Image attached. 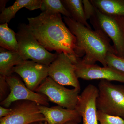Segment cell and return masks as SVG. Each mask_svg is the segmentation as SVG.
Listing matches in <instances>:
<instances>
[{
  "label": "cell",
  "instance_id": "cell-24",
  "mask_svg": "<svg viewBox=\"0 0 124 124\" xmlns=\"http://www.w3.org/2000/svg\"><path fill=\"white\" fill-rule=\"evenodd\" d=\"M12 112L11 108H8L2 106H0V118L6 117L9 115Z\"/></svg>",
  "mask_w": 124,
  "mask_h": 124
},
{
  "label": "cell",
  "instance_id": "cell-1",
  "mask_svg": "<svg viewBox=\"0 0 124 124\" xmlns=\"http://www.w3.org/2000/svg\"><path fill=\"white\" fill-rule=\"evenodd\" d=\"M27 19L33 36L46 50L78 58L75 53L76 37L65 25L61 14L42 12Z\"/></svg>",
  "mask_w": 124,
  "mask_h": 124
},
{
  "label": "cell",
  "instance_id": "cell-27",
  "mask_svg": "<svg viewBox=\"0 0 124 124\" xmlns=\"http://www.w3.org/2000/svg\"><path fill=\"white\" fill-rule=\"evenodd\" d=\"M43 122H33V123H31L29 124H42Z\"/></svg>",
  "mask_w": 124,
  "mask_h": 124
},
{
  "label": "cell",
  "instance_id": "cell-11",
  "mask_svg": "<svg viewBox=\"0 0 124 124\" xmlns=\"http://www.w3.org/2000/svg\"><path fill=\"white\" fill-rule=\"evenodd\" d=\"M49 66L32 61L24 60L22 63L14 67L13 72L22 78L26 86L33 91L48 77Z\"/></svg>",
  "mask_w": 124,
  "mask_h": 124
},
{
  "label": "cell",
  "instance_id": "cell-25",
  "mask_svg": "<svg viewBox=\"0 0 124 124\" xmlns=\"http://www.w3.org/2000/svg\"><path fill=\"white\" fill-rule=\"evenodd\" d=\"M7 2V1H0V2H1V4L0 3V10L1 11L5 8V6L6 4V3Z\"/></svg>",
  "mask_w": 124,
  "mask_h": 124
},
{
  "label": "cell",
  "instance_id": "cell-15",
  "mask_svg": "<svg viewBox=\"0 0 124 124\" xmlns=\"http://www.w3.org/2000/svg\"><path fill=\"white\" fill-rule=\"evenodd\" d=\"M24 60L18 52L0 49V75L5 77L11 75L14 67L22 63Z\"/></svg>",
  "mask_w": 124,
  "mask_h": 124
},
{
  "label": "cell",
  "instance_id": "cell-26",
  "mask_svg": "<svg viewBox=\"0 0 124 124\" xmlns=\"http://www.w3.org/2000/svg\"><path fill=\"white\" fill-rule=\"evenodd\" d=\"M64 124H79L78 122H73V121H70L67 122L66 123Z\"/></svg>",
  "mask_w": 124,
  "mask_h": 124
},
{
  "label": "cell",
  "instance_id": "cell-16",
  "mask_svg": "<svg viewBox=\"0 0 124 124\" xmlns=\"http://www.w3.org/2000/svg\"><path fill=\"white\" fill-rule=\"evenodd\" d=\"M90 1L102 13L124 17V0H90Z\"/></svg>",
  "mask_w": 124,
  "mask_h": 124
},
{
  "label": "cell",
  "instance_id": "cell-29",
  "mask_svg": "<svg viewBox=\"0 0 124 124\" xmlns=\"http://www.w3.org/2000/svg\"></svg>",
  "mask_w": 124,
  "mask_h": 124
},
{
  "label": "cell",
  "instance_id": "cell-2",
  "mask_svg": "<svg viewBox=\"0 0 124 124\" xmlns=\"http://www.w3.org/2000/svg\"><path fill=\"white\" fill-rule=\"evenodd\" d=\"M64 22L76 39L75 53L78 57L85 55L81 62L86 64H95L97 62L107 66L106 57L108 53L116 54L111 40L100 31H93L71 18L64 16Z\"/></svg>",
  "mask_w": 124,
  "mask_h": 124
},
{
  "label": "cell",
  "instance_id": "cell-22",
  "mask_svg": "<svg viewBox=\"0 0 124 124\" xmlns=\"http://www.w3.org/2000/svg\"><path fill=\"white\" fill-rule=\"evenodd\" d=\"M9 85L5 77L0 75V101L2 102L8 96L10 93Z\"/></svg>",
  "mask_w": 124,
  "mask_h": 124
},
{
  "label": "cell",
  "instance_id": "cell-6",
  "mask_svg": "<svg viewBox=\"0 0 124 124\" xmlns=\"http://www.w3.org/2000/svg\"><path fill=\"white\" fill-rule=\"evenodd\" d=\"M80 89H69L59 84L48 77L35 92L46 96L49 101L64 108L74 110L78 101Z\"/></svg>",
  "mask_w": 124,
  "mask_h": 124
},
{
  "label": "cell",
  "instance_id": "cell-4",
  "mask_svg": "<svg viewBox=\"0 0 124 124\" xmlns=\"http://www.w3.org/2000/svg\"><path fill=\"white\" fill-rule=\"evenodd\" d=\"M90 20L94 30L100 31L112 41L116 55L124 57V17L105 14L96 8L95 14Z\"/></svg>",
  "mask_w": 124,
  "mask_h": 124
},
{
  "label": "cell",
  "instance_id": "cell-21",
  "mask_svg": "<svg viewBox=\"0 0 124 124\" xmlns=\"http://www.w3.org/2000/svg\"><path fill=\"white\" fill-rule=\"evenodd\" d=\"M97 115L99 124H124V119L119 116L108 115L98 110Z\"/></svg>",
  "mask_w": 124,
  "mask_h": 124
},
{
  "label": "cell",
  "instance_id": "cell-9",
  "mask_svg": "<svg viewBox=\"0 0 124 124\" xmlns=\"http://www.w3.org/2000/svg\"><path fill=\"white\" fill-rule=\"evenodd\" d=\"M5 78L9 85L10 91L6 98L0 102L2 106L8 108L17 101L29 100L39 105L49 107V100L46 95L29 89L18 77L12 74Z\"/></svg>",
  "mask_w": 124,
  "mask_h": 124
},
{
  "label": "cell",
  "instance_id": "cell-19",
  "mask_svg": "<svg viewBox=\"0 0 124 124\" xmlns=\"http://www.w3.org/2000/svg\"><path fill=\"white\" fill-rule=\"evenodd\" d=\"M42 12L62 14L71 18L70 15L60 0H42L40 8Z\"/></svg>",
  "mask_w": 124,
  "mask_h": 124
},
{
  "label": "cell",
  "instance_id": "cell-23",
  "mask_svg": "<svg viewBox=\"0 0 124 124\" xmlns=\"http://www.w3.org/2000/svg\"><path fill=\"white\" fill-rule=\"evenodd\" d=\"M85 16L86 20H90L95 14L96 7L91 3L90 0H82Z\"/></svg>",
  "mask_w": 124,
  "mask_h": 124
},
{
  "label": "cell",
  "instance_id": "cell-12",
  "mask_svg": "<svg viewBox=\"0 0 124 124\" xmlns=\"http://www.w3.org/2000/svg\"><path fill=\"white\" fill-rule=\"evenodd\" d=\"M98 89L95 85L89 84L78 97L75 109L81 116L82 124H99L96 101Z\"/></svg>",
  "mask_w": 124,
  "mask_h": 124
},
{
  "label": "cell",
  "instance_id": "cell-28",
  "mask_svg": "<svg viewBox=\"0 0 124 124\" xmlns=\"http://www.w3.org/2000/svg\"></svg>",
  "mask_w": 124,
  "mask_h": 124
},
{
  "label": "cell",
  "instance_id": "cell-5",
  "mask_svg": "<svg viewBox=\"0 0 124 124\" xmlns=\"http://www.w3.org/2000/svg\"><path fill=\"white\" fill-rule=\"evenodd\" d=\"M98 110L124 119V85L101 80L98 85Z\"/></svg>",
  "mask_w": 124,
  "mask_h": 124
},
{
  "label": "cell",
  "instance_id": "cell-18",
  "mask_svg": "<svg viewBox=\"0 0 124 124\" xmlns=\"http://www.w3.org/2000/svg\"><path fill=\"white\" fill-rule=\"evenodd\" d=\"M0 46L7 50L18 52V44L16 33L9 27L8 23L0 25Z\"/></svg>",
  "mask_w": 124,
  "mask_h": 124
},
{
  "label": "cell",
  "instance_id": "cell-20",
  "mask_svg": "<svg viewBox=\"0 0 124 124\" xmlns=\"http://www.w3.org/2000/svg\"><path fill=\"white\" fill-rule=\"evenodd\" d=\"M108 66L111 67L124 73V58L119 57L112 53H108L106 57Z\"/></svg>",
  "mask_w": 124,
  "mask_h": 124
},
{
  "label": "cell",
  "instance_id": "cell-10",
  "mask_svg": "<svg viewBox=\"0 0 124 124\" xmlns=\"http://www.w3.org/2000/svg\"><path fill=\"white\" fill-rule=\"evenodd\" d=\"M74 63L76 76L78 78L86 80L116 81L124 84V73L111 67H101L97 64H85L81 62L80 58L78 59Z\"/></svg>",
  "mask_w": 124,
  "mask_h": 124
},
{
  "label": "cell",
  "instance_id": "cell-13",
  "mask_svg": "<svg viewBox=\"0 0 124 124\" xmlns=\"http://www.w3.org/2000/svg\"><path fill=\"white\" fill-rule=\"evenodd\" d=\"M39 107L48 124H64L70 121L79 123L82 120L76 109L70 110L59 106L49 107L39 105Z\"/></svg>",
  "mask_w": 124,
  "mask_h": 124
},
{
  "label": "cell",
  "instance_id": "cell-14",
  "mask_svg": "<svg viewBox=\"0 0 124 124\" xmlns=\"http://www.w3.org/2000/svg\"><path fill=\"white\" fill-rule=\"evenodd\" d=\"M42 0H17L11 6L5 8L0 15L1 24L8 23L15 17L19 10L23 8L32 11L40 8Z\"/></svg>",
  "mask_w": 124,
  "mask_h": 124
},
{
  "label": "cell",
  "instance_id": "cell-7",
  "mask_svg": "<svg viewBox=\"0 0 124 124\" xmlns=\"http://www.w3.org/2000/svg\"><path fill=\"white\" fill-rule=\"evenodd\" d=\"M39 104L29 100H19L12 103V112L9 115L0 118V124H29L45 122Z\"/></svg>",
  "mask_w": 124,
  "mask_h": 124
},
{
  "label": "cell",
  "instance_id": "cell-8",
  "mask_svg": "<svg viewBox=\"0 0 124 124\" xmlns=\"http://www.w3.org/2000/svg\"><path fill=\"white\" fill-rule=\"evenodd\" d=\"M75 69V65L71 57L63 53H58L57 57L49 66L48 76L62 85L72 86L80 89Z\"/></svg>",
  "mask_w": 124,
  "mask_h": 124
},
{
  "label": "cell",
  "instance_id": "cell-17",
  "mask_svg": "<svg viewBox=\"0 0 124 124\" xmlns=\"http://www.w3.org/2000/svg\"><path fill=\"white\" fill-rule=\"evenodd\" d=\"M64 7L69 12L71 18L85 26L91 29L85 18L82 0H62Z\"/></svg>",
  "mask_w": 124,
  "mask_h": 124
},
{
  "label": "cell",
  "instance_id": "cell-3",
  "mask_svg": "<svg viewBox=\"0 0 124 124\" xmlns=\"http://www.w3.org/2000/svg\"><path fill=\"white\" fill-rule=\"evenodd\" d=\"M18 44V52L24 60L49 66L57 57L58 53H51L39 43L33 36L28 24L23 23L16 33Z\"/></svg>",
  "mask_w": 124,
  "mask_h": 124
}]
</instances>
